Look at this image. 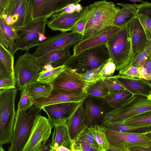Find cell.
<instances>
[{
	"mask_svg": "<svg viewBox=\"0 0 151 151\" xmlns=\"http://www.w3.org/2000/svg\"><path fill=\"white\" fill-rule=\"evenodd\" d=\"M71 151H98L95 148L88 145L72 142Z\"/></svg>",
	"mask_w": 151,
	"mask_h": 151,
	"instance_id": "45",
	"label": "cell"
},
{
	"mask_svg": "<svg viewBox=\"0 0 151 151\" xmlns=\"http://www.w3.org/2000/svg\"><path fill=\"white\" fill-rule=\"evenodd\" d=\"M36 56L26 51L18 58L14 66L17 88L22 91L37 81L41 68L35 61Z\"/></svg>",
	"mask_w": 151,
	"mask_h": 151,
	"instance_id": "8",
	"label": "cell"
},
{
	"mask_svg": "<svg viewBox=\"0 0 151 151\" xmlns=\"http://www.w3.org/2000/svg\"><path fill=\"white\" fill-rule=\"evenodd\" d=\"M65 125L67 128L72 142L86 126L82 101Z\"/></svg>",
	"mask_w": 151,
	"mask_h": 151,
	"instance_id": "22",
	"label": "cell"
},
{
	"mask_svg": "<svg viewBox=\"0 0 151 151\" xmlns=\"http://www.w3.org/2000/svg\"><path fill=\"white\" fill-rule=\"evenodd\" d=\"M82 36L73 31L62 32L40 42L33 54L37 56L57 50L69 49L81 40Z\"/></svg>",
	"mask_w": 151,
	"mask_h": 151,
	"instance_id": "11",
	"label": "cell"
},
{
	"mask_svg": "<svg viewBox=\"0 0 151 151\" xmlns=\"http://www.w3.org/2000/svg\"><path fill=\"white\" fill-rule=\"evenodd\" d=\"M105 130L109 145L107 151H130L135 147L151 146V138L145 133L121 132L105 128Z\"/></svg>",
	"mask_w": 151,
	"mask_h": 151,
	"instance_id": "7",
	"label": "cell"
},
{
	"mask_svg": "<svg viewBox=\"0 0 151 151\" xmlns=\"http://www.w3.org/2000/svg\"><path fill=\"white\" fill-rule=\"evenodd\" d=\"M10 0H0V15L4 13Z\"/></svg>",
	"mask_w": 151,
	"mask_h": 151,
	"instance_id": "50",
	"label": "cell"
},
{
	"mask_svg": "<svg viewBox=\"0 0 151 151\" xmlns=\"http://www.w3.org/2000/svg\"><path fill=\"white\" fill-rule=\"evenodd\" d=\"M51 145L53 151L60 146H65L71 150L72 141L66 126L64 124L54 127L53 132L50 139Z\"/></svg>",
	"mask_w": 151,
	"mask_h": 151,
	"instance_id": "24",
	"label": "cell"
},
{
	"mask_svg": "<svg viewBox=\"0 0 151 151\" xmlns=\"http://www.w3.org/2000/svg\"><path fill=\"white\" fill-rule=\"evenodd\" d=\"M45 35L41 33L39 34V40L40 42L43 41L47 39Z\"/></svg>",
	"mask_w": 151,
	"mask_h": 151,
	"instance_id": "53",
	"label": "cell"
},
{
	"mask_svg": "<svg viewBox=\"0 0 151 151\" xmlns=\"http://www.w3.org/2000/svg\"><path fill=\"white\" fill-rule=\"evenodd\" d=\"M116 4L122 7L118 12L113 26L123 27L135 17L137 9L134 4L117 3Z\"/></svg>",
	"mask_w": 151,
	"mask_h": 151,
	"instance_id": "26",
	"label": "cell"
},
{
	"mask_svg": "<svg viewBox=\"0 0 151 151\" xmlns=\"http://www.w3.org/2000/svg\"><path fill=\"white\" fill-rule=\"evenodd\" d=\"M82 0H28L32 20L48 19L67 6Z\"/></svg>",
	"mask_w": 151,
	"mask_h": 151,
	"instance_id": "14",
	"label": "cell"
},
{
	"mask_svg": "<svg viewBox=\"0 0 151 151\" xmlns=\"http://www.w3.org/2000/svg\"><path fill=\"white\" fill-rule=\"evenodd\" d=\"M51 84L53 88L69 91L85 90L88 85L80 73L65 66Z\"/></svg>",
	"mask_w": 151,
	"mask_h": 151,
	"instance_id": "18",
	"label": "cell"
},
{
	"mask_svg": "<svg viewBox=\"0 0 151 151\" xmlns=\"http://www.w3.org/2000/svg\"><path fill=\"white\" fill-rule=\"evenodd\" d=\"M151 110V100L145 96L133 94L118 107L108 112L101 124L105 126L120 124L135 116Z\"/></svg>",
	"mask_w": 151,
	"mask_h": 151,
	"instance_id": "2",
	"label": "cell"
},
{
	"mask_svg": "<svg viewBox=\"0 0 151 151\" xmlns=\"http://www.w3.org/2000/svg\"><path fill=\"white\" fill-rule=\"evenodd\" d=\"M134 4L138 13L144 14L151 18V2L146 1L140 4Z\"/></svg>",
	"mask_w": 151,
	"mask_h": 151,
	"instance_id": "44",
	"label": "cell"
},
{
	"mask_svg": "<svg viewBox=\"0 0 151 151\" xmlns=\"http://www.w3.org/2000/svg\"><path fill=\"white\" fill-rule=\"evenodd\" d=\"M139 67V66L134 65L126 66L119 70L118 75L114 76L116 78H140Z\"/></svg>",
	"mask_w": 151,
	"mask_h": 151,
	"instance_id": "37",
	"label": "cell"
},
{
	"mask_svg": "<svg viewBox=\"0 0 151 151\" xmlns=\"http://www.w3.org/2000/svg\"><path fill=\"white\" fill-rule=\"evenodd\" d=\"M83 7L79 3L71 4L67 6L58 12L70 13L76 11H81Z\"/></svg>",
	"mask_w": 151,
	"mask_h": 151,
	"instance_id": "47",
	"label": "cell"
},
{
	"mask_svg": "<svg viewBox=\"0 0 151 151\" xmlns=\"http://www.w3.org/2000/svg\"><path fill=\"white\" fill-rule=\"evenodd\" d=\"M148 70L150 76L151 75V55H149L144 62L142 66Z\"/></svg>",
	"mask_w": 151,
	"mask_h": 151,
	"instance_id": "49",
	"label": "cell"
},
{
	"mask_svg": "<svg viewBox=\"0 0 151 151\" xmlns=\"http://www.w3.org/2000/svg\"><path fill=\"white\" fill-rule=\"evenodd\" d=\"M120 124L137 126L151 124V110L135 116Z\"/></svg>",
	"mask_w": 151,
	"mask_h": 151,
	"instance_id": "35",
	"label": "cell"
},
{
	"mask_svg": "<svg viewBox=\"0 0 151 151\" xmlns=\"http://www.w3.org/2000/svg\"><path fill=\"white\" fill-rule=\"evenodd\" d=\"M72 142L89 145L99 151L91 127L85 126L76 138Z\"/></svg>",
	"mask_w": 151,
	"mask_h": 151,
	"instance_id": "32",
	"label": "cell"
},
{
	"mask_svg": "<svg viewBox=\"0 0 151 151\" xmlns=\"http://www.w3.org/2000/svg\"><path fill=\"white\" fill-rule=\"evenodd\" d=\"M133 94L127 90L111 91L105 99L109 106L113 109L121 105Z\"/></svg>",
	"mask_w": 151,
	"mask_h": 151,
	"instance_id": "28",
	"label": "cell"
},
{
	"mask_svg": "<svg viewBox=\"0 0 151 151\" xmlns=\"http://www.w3.org/2000/svg\"><path fill=\"white\" fill-rule=\"evenodd\" d=\"M70 151L71 150L67 147L63 146H59L56 148L55 150V151Z\"/></svg>",
	"mask_w": 151,
	"mask_h": 151,
	"instance_id": "52",
	"label": "cell"
},
{
	"mask_svg": "<svg viewBox=\"0 0 151 151\" xmlns=\"http://www.w3.org/2000/svg\"><path fill=\"white\" fill-rule=\"evenodd\" d=\"M110 58L119 71L130 64L134 57L130 35L126 26L113 35L106 44Z\"/></svg>",
	"mask_w": 151,
	"mask_h": 151,
	"instance_id": "6",
	"label": "cell"
},
{
	"mask_svg": "<svg viewBox=\"0 0 151 151\" xmlns=\"http://www.w3.org/2000/svg\"><path fill=\"white\" fill-rule=\"evenodd\" d=\"M16 80L14 74L0 78V90L15 88Z\"/></svg>",
	"mask_w": 151,
	"mask_h": 151,
	"instance_id": "42",
	"label": "cell"
},
{
	"mask_svg": "<svg viewBox=\"0 0 151 151\" xmlns=\"http://www.w3.org/2000/svg\"><path fill=\"white\" fill-rule=\"evenodd\" d=\"M48 19L32 20L18 31V37L13 47L9 50L14 55L19 50L28 51L31 48L40 44L39 34L45 35V26Z\"/></svg>",
	"mask_w": 151,
	"mask_h": 151,
	"instance_id": "9",
	"label": "cell"
},
{
	"mask_svg": "<svg viewBox=\"0 0 151 151\" xmlns=\"http://www.w3.org/2000/svg\"><path fill=\"white\" fill-rule=\"evenodd\" d=\"M116 78L127 90L133 94L147 96L151 92V83L145 79Z\"/></svg>",
	"mask_w": 151,
	"mask_h": 151,
	"instance_id": "23",
	"label": "cell"
},
{
	"mask_svg": "<svg viewBox=\"0 0 151 151\" xmlns=\"http://www.w3.org/2000/svg\"><path fill=\"white\" fill-rule=\"evenodd\" d=\"M146 135L151 138V132L145 133Z\"/></svg>",
	"mask_w": 151,
	"mask_h": 151,
	"instance_id": "55",
	"label": "cell"
},
{
	"mask_svg": "<svg viewBox=\"0 0 151 151\" xmlns=\"http://www.w3.org/2000/svg\"><path fill=\"white\" fill-rule=\"evenodd\" d=\"M88 20L82 41L111 28L120 8L106 0L97 1L87 6Z\"/></svg>",
	"mask_w": 151,
	"mask_h": 151,
	"instance_id": "1",
	"label": "cell"
},
{
	"mask_svg": "<svg viewBox=\"0 0 151 151\" xmlns=\"http://www.w3.org/2000/svg\"><path fill=\"white\" fill-rule=\"evenodd\" d=\"M103 78L105 86L109 91L127 90L117 78L114 76Z\"/></svg>",
	"mask_w": 151,
	"mask_h": 151,
	"instance_id": "40",
	"label": "cell"
},
{
	"mask_svg": "<svg viewBox=\"0 0 151 151\" xmlns=\"http://www.w3.org/2000/svg\"><path fill=\"white\" fill-rule=\"evenodd\" d=\"M65 66L64 64L49 70H42L39 73L37 81L51 84Z\"/></svg>",
	"mask_w": 151,
	"mask_h": 151,
	"instance_id": "34",
	"label": "cell"
},
{
	"mask_svg": "<svg viewBox=\"0 0 151 151\" xmlns=\"http://www.w3.org/2000/svg\"><path fill=\"white\" fill-rule=\"evenodd\" d=\"M87 20V13L86 15L77 22L73 31L82 35L84 32Z\"/></svg>",
	"mask_w": 151,
	"mask_h": 151,
	"instance_id": "46",
	"label": "cell"
},
{
	"mask_svg": "<svg viewBox=\"0 0 151 151\" xmlns=\"http://www.w3.org/2000/svg\"><path fill=\"white\" fill-rule=\"evenodd\" d=\"M87 9V6H86L80 11L70 13H56L49 18L47 25L53 31H72L77 22L86 15Z\"/></svg>",
	"mask_w": 151,
	"mask_h": 151,
	"instance_id": "15",
	"label": "cell"
},
{
	"mask_svg": "<svg viewBox=\"0 0 151 151\" xmlns=\"http://www.w3.org/2000/svg\"><path fill=\"white\" fill-rule=\"evenodd\" d=\"M14 55L0 44V65L10 74H14Z\"/></svg>",
	"mask_w": 151,
	"mask_h": 151,
	"instance_id": "33",
	"label": "cell"
},
{
	"mask_svg": "<svg viewBox=\"0 0 151 151\" xmlns=\"http://www.w3.org/2000/svg\"><path fill=\"white\" fill-rule=\"evenodd\" d=\"M42 109L41 107L33 105L28 109H17L8 151H22L29 139L35 120Z\"/></svg>",
	"mask_w": 151,
	"mask_h": 151,
	"instance_id": "5",
	"label": "cell"
},
{
	"mask_svg": "<svg viewBox=\"0 0 151 151\" xmlns=\"http://www.w3.org/2000/svg\"><path fill=\"white\" fill-rule=\"evenodd\" d=\"M131 1H132L134 3V4H136V2H143L144 1L141 0H128Z\"/></svg>",
	"mask_w": 151,
	"mask_h": 151,
	"instance_id": "54",
	"label": "cell"
},
{
	"mask_svg": "<svg viewBox=\"0 0 151 151\" xmlns=\"http://www.w3.org/2000/svg\"><path fill=\"white\" fill-rule=\"evenodd\" d=\"M21 91L20 98L17 105V109L19 110L29 109L33 105V100L27 91V88Z\"/></svg>",
	"mask_w": 151,
	"mask_h": 151,
	"instance_id": "39",
	"label": "cell"
},
{
	"mask_svg": "<svg viewBox=\"0 0 151 151\" xmlns=\"http://www.w3.org/2000/svg\"><path fill=\"white\" fill-rule=\"evenodd\" d=\"M135 16L139 19L145 31L147 40H151V18L143 14L138 13L137 11Z\"/></svg>",
	"mask_w": 151,
	"mask_h": 151,
	"instance_id": "41",
	"label": "cell"
},
{
	"mask_svg": "<svg viewBox=\"0 0 151 151\" xmlns=\"http://www.w3.org/2000/svg\"><path fill=\"white\" fill-rule=\"evenodd\" d=\"M104 64H103L99 67L87 71L86 72L80 73L82 79L88 84L93 83L101 78L100 72Z\"/></svg>",
	"mask_w": 151,
	"mask_h": 151,
	"instance_id": "36",
	"label": "cell"
},
{
	"mask_svg": "<svg viewBox=\"0 0 151 151\" xmlns=\"http://www.w3.org/2000/svg\"><path fill=\"white\" fill-rule=\"evenodd\" d=\"M139 72L140 78L143 79L148 81L150 80V76L146 68L143 66H139Z\"/></svg>",
	"mask_w": 151,
	"mask_h": 151,
	"instance_id": "48",
	"label": "cell"
},
{
	"mask_svg": "<svg viewBox=\"0 0 151 151\" xmlns=\"http://www.w3.org/2000/svg\"><path fill=\"white\" fill-rule=\"evenodd\" d=\"M70 55L69 49H64L36 56L35 61L42 69L48 64L54 68L64 64Z\"/></svg>",
	"mask_w": 151,
	"mask_h": 151,
	"instance_id": "21",
	"label": "cell"
},
{
	"mask_svg": "<svg viewBox=\"0 0 151 151\" xmlns=\"http://www.w3.org/2000/svg\"><path fill=\"white\" fill-rule=\"evenodd\" d=\"M82 102L86 126L101 124L105 115L112 109L104 98L88 94Z\"/></svg>",
	"mask_w": 151,
	"mask_h": 151,
	"instance_id": "13",
	"label": "cell"
},
{
	"mask_svg": "<svg viewBox=\"0 0 151 151\" xmlns=\"http://www.w3.org/2000/svg\"><path fill=\"white\" fill-rule=\"evenodd\" d=\"M0 18L18 31L32 21L28 0H10Z\"/></svg>",
	"mask_w": 151,
	"mask_h": 151,
	"instance_id": "10",
	"label": "cell"
},
{
	"mask_svg": "<svg viewBox=\"0 0 151 151\" xmlns=\"http://www.w3.org/2000/svg\"><path fill=\"white\" fill-rule=\"evenodd\" d=\"M131 38L134 57L149 42L144 29L136 16L126 25Z\"/></svg>",
	"mask_w": 151,
	"mask_h": 151,
	"instance_id": "19",
	"label": "cell"
},
{
	"mask_svg": "<svg viewBox=\"0 0 151 151\" xmlns=\"http://www.w3.org/2000/svg\"><path fill=\"white\" fill-rule=\"evenodd\" d=\"M110 58L106 44L82 50L71 55L64 64L82 74L105 64Z\"/></svg>",
	"mask_w": 151,
	"mask_h": 151,
	"instance_id": "3",
	"label": "cell"
},
{
	"mask_svg": "<svg viewBox=\"0 0 151 151\" xmlns=\"http://www.w3.org/2000/svg\"><path fill=\"white\" fill-rule=\"evenodd\" d=\"M116 70V65L112 59L110 58L103 67L100 75L102 78L112 77Z\"/></svg>",
	"mask_w": 151,
	"mask_h": 151,
	"instance_id": "43",
	"label": "cell"
},
{
	"mask_svg": "<svg viewBox=\"0 0 151 151\" xmlns=\"http://www.w3.org/2000/svg\"><path fill=\"white\" fill-rule=\"evenodd\" d=\"M53 127L48 119L40 114L38 115L22 151H40L47 142Z\"/></svg>",
	"mask_w": 151,
	"mask_h": 151,
	"instance_id": "12",
	"label": "cell"
},
{
	"mask_svg": "<svg viewBox=\"0 0 151 151\" xmlns=\"http://www.w3.org/2000/svg\"><path fill=\"white\" fill-rule=\"evenodd\" d=\"M33 101L39 98L47 97L53 89L51 84L36 81L27 88Z\"/></svg>",
	"mask_w": 151,
	"mask_h": 151,
	"instance_id": "27",
	"label": "cell"
},
{
	"mask_svg": "<svg viewBox=\"0 0 151 151\" xmlns=\"http://www.w3.org/2000/svg\"><path fill=\"white\" fill-rule=\"evenodd\" d=\"M18 37L17 30L0 18V44L10 50L13 47Z\"/></svg>",
	"mask_w": 151,
	"mask_h": 151,
	"instance_id": "25",
	"label": "cell"
},
{
	"mask_svg": "<svg viewBox=\"0 0 151 151\" xmlns=\"http://www.w3.org/2000/svg\"><path fill=\"white\" fill-rule=\"evenodd\" d=\"M16 88L0 90V149L3 145L10 143L13 135L16 113L15 101Z\"/></svg>",
	"mask_w": 151,
	"mask_h": 151,
	"instance_id": "4",
	"label": "cell"
},
{
	"mask_svg": "<svg viewBox=\"0 0 151 151\" xmlns=\"http://www.w3.org/2000/svg\"><path fill=\"white\" fill-rule=\"evenodd\" d=\"M151 50V40L149 41L144 48L134 58L132 63L127 66L134 65L142 66L145 60L149 55Z\"/></svg>",
	"mask_w": 151,
	"mask_h": 151,
	"instance_id": "38",
	"label": "cell"
},
{
	"mask_svg": "<svg viewBox=\"0 0 151 151\" xmlns=\"http://www.w3.org/2000/svg\"><path fill=\"white\" fill-rule=\"evenodd\" d=\"M85 91L88 95L104 98L107 96L110 92L105 86L102 78L93 83L88 84Z\"/></svg>",
	"mask_w": 151,
	"mask_h": 151,
	"instance_id": "30",
	"label": "cell"
},
{
	"mask_svg": "<svg viewBox=\"0 0 151 151\" xmlns=\"http://www.w3.org/2000/svg\"><path fill=\"white\" fill-rule=\"evenodd\" d=\"M149 81L151 83V75L150 76V80Z\"/></svg>",
	"mask_w": 151,
	"mask_h": 151,
	"instance_id": "57",
	"label": "cell"
},
{
	"mask_svg": "<svg viewBox=\"0 0 151 151\" xmlns=\"http://www.w3.org/2000/svg\"><path fill=\"white\" fill-rule=\"evenodd\" d=\"M82 102L57 103L41 108L47 114L53 127L56 125H65Z\"/></svg>",
	"mask_w": 151,
	"mask_h": 151,
	"instance_id": "17",
	"label": "cell"
},
{
	"mask_svg": "<svg viewBox=\"0 0 151 151\" xmlns=\"http://www.w3.org/2000/svg\"><path fill=\"white\" fill-rule=\"evenodd\" d=\"M147 97L148 99L151 100V92Z\"/></svg>",
	"mask_w": 151,
	"mask_h": 151,
	"instance_id": "56",
	"label": "cell"
},
{
	"mask_svg": "<svg viewBox=\"0 0 151 151\" xmlns=\"http://www.w3.org/2000/svg\"><path fill=\"white\" fill-rule=\"evenodd\" d=\"M41 151H53L52 147L51 145L50 139H49L48 142L41 149Z\"/></svg>",
	"mask_w": 151,
	"mask_h": 151,
	"instance_id": "51",
	"label": "cell"
},
{
	"mask_svg": "<svg viewBox=\"0 0 151 151\" xmlns=\"http://www.w3.org/2000/svg\"><path fill=\"white\" fill-rule=\"evenodd\" d=\"M122 27L113 26L111 28L101 33L79 42L74 47L73 54L88 48L106 44L112 37Z\"/></svg>",
	"mask_w": 151,
	"mask_h": 151,
	"instance_id": "20",
	"label": "cell"
},
{
	"mask_svg": "<svg viewBox=\"0 0 151 151\" xmlns=\"http://www.w3.org/2000/svg\"><path fill=\"white\" fill-rule=\"evenodd\" d=\"M104 127L108 129L121 132L147 133L151 132V124L133 126L124 124H115Z\"/></svg>",
	"mask_w": 151,
	"mask_h": 151,
	"instance_id": "29",
	"label": "cell"
},
{
	"mask_svg": "<svg viewBox=\"0 0 151 151\" xmlns=\"http://www.w3.org/2000/svg\"><path fill=\"white\" fill-rule=\"evenodd\" d=\"M91 127L99 151H107L109 148V145L104 126L101 124H96Z\"/></svg>",
	"mask_w": 151,
	"mask_h": 151,
	"instance_id": "31",
	"label": "cell"
},
{
	"mask_svg": "<svg viewBox=\"0 0 151 151\" xmlns=\"http://www.w3.org/2000/svg\"><path fill=\"white\" fill-rule=\"evenodd\" d=\"M149 55H151V50H150V52Z\"/></svg>",
	"mask_w": 151,
	"mask_h": 151,
	"instance_id": "58",
	"label": "cell"
},
{
	"mask_svg": "<svg viewBox=\"0 0 151 151\" xmlns=\"http://www.w3.org/2000/svg\"><path fill=\"white\" fill-rule=\"evenodd\" d=\"M87 95L85 90L69 91L53 87L47 97L35 100L33 102V105L42 107L59 103L82 102Z\"/></svg>",
	"mask_w": 151,
	"mask_h": 151,
	"instance_id": "16",
	"label": "cell"
}]
</instances>
